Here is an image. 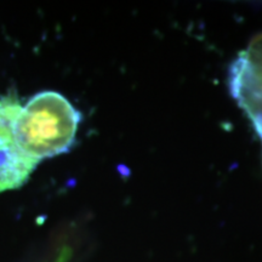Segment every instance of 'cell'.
Masks as SVG:
<instances>
[{"mask_svg":"<svg viewBox=\"0 0 262 262\" xmlns=\"http://www.w3.org/2000/svg\"><path fill=\"white\" fill-rule=\"evenodd\" d=\"M261 139H262V136H261Z\"/></svg>","mask_w":262,"mask_h":262,"instance_id":"obj_4","label":"cell"},{"mask_svg":"<svg viewBox=\"0 0 262 262\" xmlns=\"http://www.w3.org/2000/svg\"><path fill=\"white\" fill-rule=\"evenodd\" d=\"M80 118L63 95L42 91L21 108L15 123L16 140L26 155L40 163L71 149Z\"/></svg>","mask_w":262,"mask_h":262,"instance_id":"obj_1","label":"cell"},{"mask_svg":"<svg viewBox=\"0 0 262 262\" xmlns=\"http://www.w3.org/2000/svg\"><path fill=\"white\" fill-rule=\"evenodd\" d=\"M228 86L256 133L262 136V34L255 37L229 67Z\"/></svg>","mask_w":262,"mask_h":262,"instance_id":"obj_2","label":"cell"},{"mask_svg":"<svg viewBox=\"0 0 262 262\" xmlns=\"http://www.w3.org/2000/svg\"><path fill=\"white\" fill-rule=\"evenodd\" d=\"M21 108L15 93L0 98V192L22 187L39 164L16 140L15 123Z\"/></svg>","mask_w":262,"mask_h":262,"instance_id":"obj_3","label":"cell"}]
</instances>
